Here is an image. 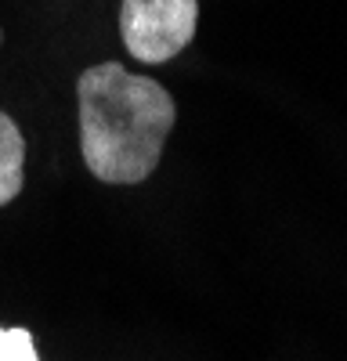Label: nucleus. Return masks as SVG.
I'll use <instances>...</instances> for the list:
<instances>
[{
	"instance_id": "nucleus-3",
	"label": "nucleus",
	"mask_w": 347,
	"mask_h": 361,
	"mask_svg": "<svg viewBox=\"0 0 347 361\" xmlns=\"http://www.w3.org/2000/svg\"><path fill=\"white\" fill-rule=\"evenodd\" d=\"M25 180V137L15 119L0 109V206L15 202Z\"/></svg>"
},
{
	"instance_id": "nucleus-2",
	"label": "nucleus",
	"mask_w": 347,
	"mask_h": 361,
	"mask_svg": "<svg viewBox=\"0 0 347 361\" xmlns=\"http://www.w3.org/2000/svg\"><path fill=\"white\" fill-rule=\"evenodd\" d=\"M199 25V0H123V47L145 66L170 62L185 51Z\"/></svg>"
},
{
	"instance_id": "nucleus-4",
	"label": "nucleus",
	"mask_w": 347,
	"mask_h": 361,
	"mask_svg": "<svg viewBox=\"0 0 347 361\" xmlns=\"http://www.w3.org/2000/svg\"><path fill=\"white\" fill-rule=\"evenodd\" d=\"M0 361H40L29 329H0Z\"/></svg>"
},
{
	"instance_id": "nucleus-5",
	"label": "nucleus",
	"mask_w": 347,
	"mask_h": 361,
	"mask_svg": "<svg viewBox=\"0 0 347 361\" xmlns=\"http://www.w3.org/2000/svg\"><path fill=\"white\" fill-rule=\"evenodd\" d=\"M0 40H4V33H0Z\"/></svg>"
},
{
	"instance_id": "nucleus-1",
	"label": "nucleus",
	"mask_w": 347,
	"mask_h": 361,
	"mask_svg": "<svg viewBox=\"0 0 347 361\" xmlns=\"http://www.w3.org/2000/svg\"><path fill=\"white\" fill-rule=\"evenodd\" d=\"M80 98V152L105 185H141L159 166L163 145L178 123L170 90L138 76L120 62L83 69L76 80Z\"/></svg>"
}]
</instances>
